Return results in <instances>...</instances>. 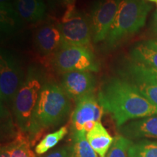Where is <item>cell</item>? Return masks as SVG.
Listing matches in <instances>:
<instances>
[{
  "label": "cell",
  "mask_w": 157,
  "mask_h": 157,
  "mask_svg": "<svg viewBox=\"0 0 157 157\" xmlns=\"http://www.w3.org/2000/svg\"><path fill=\"white\" fill-rule=\"evenodd\" d=\"M98 100L120 127L129 120L157 114L156 108L129 82L119 76L105 78L98 93Z\"/></svg>",
  "instance_id": "6da1fadb"
},
{
  "label": "cell",
  "mask_w": 157,
  "mask_h": 157,
  "mask_svg": "<svg viewBox=\"0 0 157 157\" xmlns=\"http://www.w3.org/2000/svg\"><path fill=\"white\" fill-rule=\"evenodd\" d=\"M70 110V98L60 84L47 82L41 90L31 118L28 132L31 146H34L44 130L63 122Z\"/></svg>",
  "instance_id": "7a4b0ae2"
},
{
  "label": "cell",
  "mask_w": 157,
  "mask_h": 157,
  "mask_svg": "<svg viewBox=\"0 0 157 157\" xmlns=\"http://www.w3.org/2000/svg\"><path fill=\"white\" fill-rule=\"evenodd\" d=\"M152 5L146 0H121L114 21L103 41L105 50L117 48L146 24Z\"/></svg>",
  "instance_id": "3957f363"
},
{
  "label": "cell",
  "mask_w": 157,
  "mask_h": 157,
  "mask_svg": "<svg viewBox=\"0 0 157 157\" xmlns=\"http://www.w3.org/2000/svg\"><path fill=\"white\" fill-rule=\"evenodd\" d=\"M46 82V74L42 68L35 65L29 66L13 103V113L21 132L28 135L33 113Z\"/></svg>",
  "instance_id": "277c9868"
},
{
  "label": "cell",
  "mask_w": 157,
  "mask_h": 157,
  "mask_svg": "<svg viewBox=\"0 0 157 157\" xmlns=\"http://www.w3.org/2000/svg\"><path fill=\"white\" fill-rule=\"evenodd\" d=\"M119 77L129 82L157 109V70L129 58L117 70Z\"/></svg>",
  "instance_id": "5b68a950"
},
{
  "label": "cell",
  "mask_w": 157,
  "mask_h": 157,
  "mask_svg": "<svg viewBox=\"0 0 157 157\" xmlns=\"http://www.w3.org/2000/svg\"><path fill=\"white\" fill-rule=\"evenodd\" d=\"M53 68L60 73L71 71L98 72L99 63L89 47L61 46L53 56Z\"/></svg>",
  "instance_id": "8992f818"
},
{
  "label": "cell",
  "mask_w": 157,
  "mask_h": 157,
  "mask_svg": "<svg viewBox=\"0 0 157 157\" xmlns=\"http://www.w3.org/2000/svg\"><path fill=\"white\" fill-rule=\"evenodd\" d=\"M58 26L62 36L61 46L88 47L93 40L88 16L76 7L66 9Z\"/></svg>",
  "instance_id": "52a82bcc"
},
{
  "label": "cell",
  "mask_w": 157,
  "mask_h": 157,
  "mask_svg": "<svg viewBox=\"0 0 157 157\" xmlns=\"http://www.w3.org/2000/svg\"><path fill=\"white\" fill-rule=\"evenodd\" d=\"M24 78L23 68L17 57L9 51L2 50L0 54L1 104L13 105Z\"/></svg>",
  "instance_id": "ba28073f"
},
{
  "label": "cell",
  "mask_w": 157,
  "mask_h": 157,
  "mask_svg": "<svg viewBox=\"0 0 157 157\" xmlns=\"http://www.w3.org/2000/svg\"><path fill=\"white\" fill-rule=\"evenodd\" d=\"M121 0H95L88 15L93 42H103L114 21Z\"/></svg>",
  "instance_id": "9c48e42d"
},
{
  "label": "cell",
  "mask_w": 157,
  "mask_h": 157,
  "mask_svg": "<svg viewBox=\"0 0 157 157\" xmlns=\"http://www.w3.org/2000/svg\"><path fill=\"white\" fill-rule=\"evenodd\" d=\"M104 112L103 106L93 93L77 100L71 118L73 132L84 130V124L90 121L101 122Z\"/></svg>",
  "instance_id": "30bf717a"
},
{
  "label": "cell",
  "mask_w": 157,
  "mask_h": 157,
  "mask_svg": "<svg viewBox=\"0 0 157 157\" xmlns=\"http://www.w3.org/2000/svg\"><path fill=\"white\" fill-rule=\"evenodd\" d=\"M96 85L95 76L91 72L71 71L62 74L60 86L70 99L76 101L93 93Z\"/></svg>",
  "instance_id": "8fae6325"
},
{
  "label": "cell",
  "mask_w": 157,
  "mask_h": 157,
  "mask_svg": "<svg viewBox=\"0 0 157 157\" xmlns=\"http://www.w3.org/2000/svg\"><path fill=\"white\" fill-rule=\"evenodd\" d=\"M34 42L39 53L44 56H54L62 45L58 22L48 21L40 25L34 33Z\"/></svg>",
  "instance_id": "7c38bea8"
},
{
  "label": "cell",
  "mask_w": 157,
  "mask_h": 157,
  "mask_svg": "<svg viewBox=\"0 0 157 157\" xmlns=\"http://www.w3.org/2000/svg\"><path fill=\"white\" fill-rule=\"evenodd\" d=\"M119 131L127 138L157 139V114L124 124Z\"/></svg>",
  "instance_id": "4fadbf2b"
},
{
  "label": "cell",
  "mask_w": 157,
  "mask_h": 157,
  "mask_svg": "<svg viewBox=\"0 0 157 157\" xmlns=\"http://www.w3.org/2000/svg\"><path fill=\"white\" fill-rule=\"evenodd\" d=\"M14 5L23 23H35L46 16L48 6L44 0H14Z\"/></svg>",
  "instance_id": "5bb4252c"
},
{
  "label": "cell",
  "mask_w": 157,
  "mask_h": 157,
  "mask_svg": "<svg viewBox=\"0 0 157 157\" xmlns=\"http://www.w3.org/2000/svg\"><path fill=\"white\" fill-rule=\"evenodd\" d=\"M23 21L15 10L14 1L0 3V27L2 37L9 36L19 30Z\"/></svg>",
  "instance_id": "9a60e30c"
},
{
  "label": "cell",
  "mask_w": 157,
  "mask_h": 157,
  "mask_svg": "<svg viewBox=\"0 0 157 157\" xmlns=\"http://www.w3.org/2000/svg\"><path fill=\"white\" fill-rule=\"evenodd\" d=\"M88 143L100 157H105L113 142V138L101 122L96 123L91 131L87 133Z\"/></svg>",
  "instance_id": "2e32d148"
},
{
  "label": "cell",
  "mask_w": 157,
  "mask_h": 157,
  "mask_svg": "<svg viewBox=\"0 0 157 157\" xmlns=\"http://www.w3.org/2000/svg\"><path fill=\"white\" fill-rule=\"evenodd\" d=\"M129 58L157 70V48L146 42L137 44L129 53Z\"/></svg>",
  "instance_id": "e0dca14e"
},
{
  "label": "cell",
  "mask_w": 157,
  "mask_h": 157,
  "mask_svg": "<svg viewBox=\"0 0 157 157\" xmlns=\"http://www.w3.org/2000/svg\"><path fill=\"white\" fill-rule=\"evenodd\" d=\"M31 143L28 135L21 132L15 139L5 147L8 157H36L31 150Z\"/></svg>",
  "instance_id": "ac0fdd59"
},
{
  "label": "cell",
  "mask_w": 157,
  "mask_h": 157,
  "mask_svg": "<svg viewBox=\"0 0 157 157\" xmlns=\"http://www.w3.org/2000/svg\"><path fill=\"white\" fill-rule=\"evenodd\" d=\"M74 157H98L87 139V132L84 130L73 132Z\"/></svg>",
  "instance_id": "d6986e66"
},
{
  "label": "cell",
  "mask_w": 157,
  "mask_h": 157,
  "mask_svg": "<svg viewBox=\"0 0 157 157\" xmlns=\"http://www.w3.org/2000/svg\"><path fill=\"white\" fill-rule=\"evenodd\" d=\"M68 133L67 127H61L56 132L50 133L43 137L40 142L37 143L35 147V152L36 154L42 155L48 152L49 150L56 146Z\"/></svg>",
  "instance_id": "ffe728a7"
},
{
  "label": "cell",
  "mask_w": 157,
  "mask_h": 157,
  "mask_svg": "<svg viewBox=\"0 0 157 157\" xmlns=\"http://www.w3.org/2000/svg\"><path fill=\"white\" fill-rule=\"evenodd\" d=\"M129 157H157V141L140 140L131 145Z\"/></svg>",
  "instance_id": "44dd1931"
},
{
  "label": "cell",
  "mask_w": 157,
  "mask_h": 157,
  "mask_svg": "<svg viewBox=\"0 0 157 157\" xmlns=\"http://www.w3.org/2000/svg\"><path fill=\"white\" fill-rule=\"evenodd\" d=\"M132 144V141L123 135L116 136L105 157H129L128 151Z\"/></svg>",
  "instance_id": "7402d4cb"
},
{
  "label": "cell",
  "mask_w": 157,
  "mask_h": 157,
  "mask_svg": "<svg viewBox=\"0 0 157 157\" xmlns=\"http://www.w3.org/2000/svg\"><path fill=\"white\" fill-rule=\"evenodd\" d=\"M45 157H74L73 147H63L50 152Z\"/></svg>",
  "instance_id": "603a6c76"
},
{
  "label": "cell",
  "mask_w": 157,
  "mask_h": 157,
  "mask_svg": "<svg viewBox=\"0 0 157 157\" xmlns=\"http://www.w3.org/2000/svg\"><path fill=\"white\" fill-rule=\"evenodd\" d=\"M45 3L50 10L54 11L57 9L59 5H61V0H44Z\"/></svg>",
  "instance_id": "cb8c5ba5"
},
{
  "label": "cell",
  "mask_w": 157,
  "mask_h": 157,
  "mask_svg": "<svg viewBox=\"0 0 157 157\" xmlns=\"http://www.w3.org/2000/svg\"><path fill=\"white\" fill-rule=\"evenodd\" d=\"M151 29L153 32L156 35H157V9L155 11L154 16H153L151 22Z\"/></svg>",
  "instance_id": "d4e9b609"
},
{
  "label": "cell",
  "mask_w": 157,
  "mask_h": 157,
  "mask_svg": "<svg viewBox=\"0 0 157 157\" xmlns=\"http://www.w3.org/2000/svg\"><path fill=\"white\" fill-rule=\"evenodd\" d=\"M76 0H61V5L66 8L76 7Z\"/></svg>",
  "instance_id": "484cf974"
},
{
  "label": "cell",
  "mask_w": 157,
  "mask_h": 157,
  "mask_svg": "<svg viewBox=\"0 0 157 157\" xmlns=\"http://www.w3.org/2000/svg\"><path fill=\"white\" fill-rule=\"evenodd\" d=\"M146 42L148 43V44L151 45V46H154V47H156V48H157V37H156V38H154L153 39H150V40L147 41Z\"/></svg>",
  "instance_id": "4316f807"
},
{
  "label": "cell",
  "mask_w": 157,
  "mask_h": 157,
  "mask_svg": "<svg viewBox=\"0 0 157 157\" xmlns=\"http://www.w3.org/2000/svg\"><path fill=\"white\" fill-rule=\"evenodd\" d=\"M1 157H8L7 151H6L5 147H2V148H1Z\"/></svg>",
  "instance_id": "83f0119b"
},
{
  "label": "cell",
  "mask_w": 157,
  "mask_h": 157,
  "mask_svg": "<svg viewBox=\"0 0 157 157\" xmlns=\"http://www.w3.org/2000/svg\"><path fill=\"white\" fill-rule=\"evenodd\" d=\"M147 1H149V2H154L156 3L157 5V0H147Z\"/></svg>",
  "instance_id": "f1b7e54d"
}]
</instances>
